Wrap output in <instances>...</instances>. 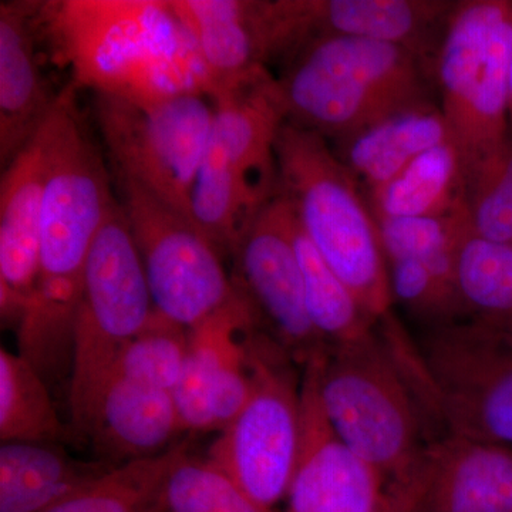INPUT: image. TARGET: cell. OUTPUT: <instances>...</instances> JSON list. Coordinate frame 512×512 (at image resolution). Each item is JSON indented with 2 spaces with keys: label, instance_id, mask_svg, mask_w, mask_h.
<instances>
[{
  "label": "cell",
  "instance_id": "1",
  "mask_svg": "<svg viewBox=\"0 0 512 512\" xmlns=\"http://www.w3.org/2000/svg\"><path fill=\"white\" fill-rule=\"evenodd\" d=\"M36 25L74 87L140 103L214 92L171 0L39 2Z\"/></svg>",
  "mask_w": 512,
  "mask_h": 512
},
{
  "label": "cell",
  "instance_id": "2",
  "mask_svg": "<svg viewBox=\"0 0 512 512\" xmlns=\"http://www.w3.org/2000/svg\"><path fill=\"white\" fill-rule=\"evenodd\" d=\"M74 90L70 84L59 93L49 116L40 276L18 326L20 349L39 359H56L62 348H72L87 255L119 201L106 161L84 130Z\"/></svg>",
  "mask_w": 512,
  "mask_h": 512
},
{
  "label": "cell",
  "instance_id": "3",
  "mask_svg": "<svg viewBox=\"0 0 512 512\" xmlns=\"http://www.w3.org/2000/svg\"><path fill=\"white\" fill-rule=\"evenodd\" d=\"M406 345V333L390 312L367 338L311 359L333 430L387 480L409 473L427 444V413L407 365Z\"/></svg>",
  "mask_w": 512,
  "mask_h": 512
},
{
  "label": "cell",
  "instance_id": "4",
  "mask_svg": "<svg viewBox=\"0 0 512 512\" xmlns=\"http://www.w3.org/2000/svg\"><path fill=\"white\" fill-rule=\"evenodd\" d=\"M278 82L286 121L329 143L402 111L439 103L419 57L404 47L362 37L312 40L282 66Z\"/></svg>",
  "mask_w": 512,
  "mask_h": 512
},
{
  "label": "cell",
  "instance_id": "5",
  "mask_svg": "<svg viewBox=\"0 0 512 512\" xmlns=\"http://www.w3.org/2000/svg\"><path fill=\"white\" fill-rule=\"evenodd\" d=\"M279 194L362 308L380 322L392 312L389 271L365 188L325 137L286 121L275 143Z\"/></svg>",
  "mask_w": 512,
  "mask_h": 512
},
{
  "label": "cell",
  "instance_id": "6",
  "mask_svg": "<svg viewBox=\"0 0 512 512\" xmlns=\"http://www.w3.org/2000/svg\"><path fill=\"white\" fill-rule=\"evenodd\" d=\"M207 153L191 194V218L220 249L234 255L252 222L278 194L275 143L286 123L278 77L261 67L215 90Z\"/></svg>",
  "mask_w": 512,
  "mask_h": 512
},
{
  "label": "cell",
  "instance_id": "7",
  "mask_svg": "<svg viewBox=\"0 0 512 512\" xmlns=\"http://www.w3.org/2000/svg\"><path fill=\"white\" fill-rule=\"evenodd\" d=\"M511 56L512 0H457L433 80L464 175L510 140Z\"/></svg>",
  "mask_w": 512,
  "mask_h": 512
},
{
  "label": "cell",
  "instance_id": "8",
  "mask_svg": "<svg viewBox=\"0 0 512 512\" xmlns=\"http://www.w3.org/2000/svg\"><path fill=\"white\" fill-rule=\"evenodd\" d=\"M143 262L120 202L93 241L72 335L70 412L84 433L117 360L154 315Z\"/></svg>",
  "mask_w": 512,
  "mask_h": 512
},
{
  "label": "cell",
  "instance_id": "9",
  "mask_svg": "<svg viewBox=\"0 0 512 512\" xmlns=\"http://www.w3.org/2000/svg\"><path fill=\"white\" fill-rule=\"evenodd\" d=\"M424 409L446 433L512 448V338L470 320L414 343Z\"/></svg>",
  "mask_w": 512,
  "mask_h": 512
},
{
  "label": "cell",
  "instance_id": "10",
  "mask_svg": "<svg viewBox=\"0 0 512 512\" xmlns=\"http://www.w3.org/2000/svg\"><path fill=\"white\" fill-rule=\"evenodd\" d=\"M93 113L113 175L191 218L192 188L214 124L211 97L183 94L140 103L94 94Z\"/></svg>",
  "mask_w": 512,
  "mask_h": 512
},
{
  "label": "cell",
  "instance_id": "11",
  "mask_svg": "<svg viewBox=\"0 0 512 512\" xmlns=\"http://www.w3.org/2000/svg\"><path fill=\"white\" fill-rule=\"evenodd\" d=\"M113 181L158 315L190 330L237 298L220 249L190 217L126 178Z\"/></svg>",
  "mask_w": 512,
  "mask_h": 512
},
{
  "label": "cell",
  "instance_id": "12",
  "mask_svg": "<svg viewBox=\"0 0 512 512\" xmlns=\"http://www.w3.org/2000/svg\"><path fill=\"white\" fill-rule=\"evenodd\" d=\"M295 360L266 333L254 346V387L248 402L221 431L208 460L262 507L288 497L301 440V382Z\"/></svg>",
  "mask_w": 512,
  "mask_h": 512
},
{
  "label": "cell",
  "instance_id": "13",
  "mask_svg": "<svg viewBox=\"0 0 512 512\" xmlns=\"http://www.w3.org/2000/svg\"><path fill=\"white\" fill-rule=\"evenodd\" d=\"M454 0H258L262 57L284 66L320 37H362L404 47L433 77Z\"/></svg>",
  "mask_w": 512,
  "mask_h": 512
},
{
  "label": "cell",
  "instance_id": "14",
  "mask_svg": "<svg viewBox=\"0 0 512 512\" xmlns=\"http://www.w3.org/2000/svg\"><path fill=\"white\" fill-rule=\"evenodd\" d=\"M292 222L291 205L278 191L235 249L232 281L254 309L259 325L305 366L328 345L313 328L306 309Z\"/></svg>",
  "mask_w": 512,
  "mask_h": 512
},
{
  "label": "cell",
  "instance_id": "15",
  "mask_svg": "<svg viewBox=\"0 0 512 512\" xmlns=\"http://www.w3.org/2000/svg\"><path fill=\"white\" fill-rule=\"evenodd\" d=\"M261 325L237 298L188 330L183 375L174 389L184 431H221L237 417L254 387V346Z\"/></svg>",
  "mask_w": 512,
  "mask_h": 512
},
{
  "label": "cell",
  "instance_id": "16",
  "mask_svg": "<svg viewBox=\"0 0 512 512\" xmlns=\"http://www.w3.org/2000/svg\"><path fill=\"white\" fill-rule=\"evenodd\" d=\"M301 380V440L285 512H375L389 480L333 430L312 360Z\"/></svg>",
  "mask_w": 512,
  "mask_h": 512
},
{
  "label": "cell",
  "instance_id": "17",
  "mask_svg": "<svg viewBox=\"0 0 512 512\" xmlns=\"http://www.w3.org/2000/svg\"><path fill=\"white\" fill-rule=\"evenodd\" d=\"M50 138L47 117L18 156L3 168L0 181V308L3 319L15 323L16 329L39 282Z\"/></svg>",
  "mask_w": 512,
  "mask_h": 512
},
{
  "label": "cell",
  "instance_id": "18",
  "mask_svg": "<svg viewBox=\"0 0 512 512\" xmlns=\"http://www.w3.org/2000/svg\"><path fill=\"white\" fill-rule=\"evenodd\" d=\"M420 467L426 512H512V448L444 433Z\"/></svg>",
  "mask_w": 512,
  "mask_h": 512
},
{
  "label": "cell",
  "instance_id": "19",
  "mask_svg": "<svg viewBox=\"0 0 512 512\" xmlns=\"http://www.w3.org/2000/svg\"><path fill=\"white\" fill-rule=\"evenodd\" d=\"M39 2L0 5V163L5 168L35 136L59 94H50L37 55Z\"/></svg>",
  "mask_w": 512,
  "mask_h": 512
},
{
  "label": "cell",
  "instance_id": "20",
  "mask_svg": "<svg viewBox=\"0 0 512 512\" xmlns=\"http://www.w3.org/2000/svg\"><path fill=\"white\" fill-rule=\"evenodd\" d=\"M183 431L173 392L113 376L83 434L104 456L127 463L160 456Z\"/></svg>",
  "mask_w": 512,
  "mask_h": 512
},
{
  "label": "cell",
  "instance_id": "21",
  "mask_svg": "<svg viewBox=\"0 0 512 512\" xmlns=\"http://www.w3.org/2000/svg\"><path fill=\"white\" fill-rule=\"evenodd\" d=\"M450 140L439 103L402 111L332 144L339 160L366 192L402 173L430 148Z\"/></svg>",
  "mask_w": 512,
  "mask_h": 512
},
{
  "label": "cell",
  "instance_id": "22",
  "mask_svg": "<svg viewBox=\"0 0 512 512\" xmlns=\"http://www.w3.org/2000/svg\"><path fill=\"white\" fill-rule=\"evenodd\" d=\"M171 3L197 43L202 62L214 82V92L266 67L255 0H171Z\"/></svg>",
  "mask_w": 512,
  "mask_h": 512
},
{
  "label": "cell",
  "instance_id": "23",
  "mask_svg": "<svg viewBox=\"0 0 512 512\" xmlns=\"http://www.w3.org/2000/svg\"><path fill=\"white\" fill-rule=\"evenodd\" d=\"M110 468L73 460L56 443H2L0 512H45Z\"/></svg>",
  "mask_w": 512,
  "mask_h": 512
},
{
  "label": "cell",
  "instance_id": "24",
  "mask_svg": "<svg viewBox=\"0 0 512 512\" xmlns=\"http://www.w3.org/2000/svg\"><path fill=\"white\" fill-rule=\"evenodd\" d=\"M366 195L375 218L446 217L467 212L460 153L451 140L444 141Z\"/></svg>",
  "mask_w": 512,
  "mask_h": 512
},
{
  "label": "cell",
  "instance_id": "25",
  "mask_svg": "<svg viewBox=\"0 0 512 512\" xmlns=\"http://www.w3.org/2000/svg\"><path fill=\"white\" fill-rule=\"evenodd\" d=\"M187 454L183 441L160 456L111 467L45 512H165L168 477Z\"/></svg>",
  "mask_w": 512,
  "mask_h": 512
},
{
  "label": "cell",
  "instance_id": "26",
  "mask_svg": "<svg viewBox=\"0 0 512 512\" xmlns=\"http://www.w3.org/2000/svg\"><path fill=\"white\" fill-rule=\"evenodd\" d=\"M456 284L464 320L512 338V245L470 232L457 249Z\"/></svg>",
  "mask_w": 512,
  "mask_h": 512
},
{
  "label": "cell",
  "instance_id": "27",
  "mask_svg": "<svg viewBox=\"0 0 512 512\" xmlns=\"http://www.w3.org/2000/svg\"><path fill=\"white\" fill-rule=\"evenodd\" d=\"M293 211V210H292ZM293 244L301 265L306 309L313 328L328 348L348 345L372 335L377 328L348 286L313 247L293 214Z\"/></svg>",
  "mask_w": 512,
  "mask_h": 512
},
{
  "label": "cell",
  "instance_id": "28",
  "mask_svg": "<svg viewBox=\"0 0 512 512\" xmlns=\"http://www.w3.org/2000/svg\"><path fill=\"white\" fill-rule=\"evenodd\" d=\"M63 424L42 373L22 355L0 350V440L56 443Z\"/></svg>",
  "mask_w": 512,
  "mask_h": 512
},
{
  "label": "cell",
  "instance_id": "29",
  "mask_svg": "<svg viewBox=\"0 0 512 512\" xmlns=\"http://www.w3.org/2000/svg\"><path fill=\"white\" fill-rule=\"evenodd\" d=\"M376 222L386 262L413 259L457 292V249L473 232L467 212L446 217L376 218Z\"/></svg>",
  "mask_w": 512,
  "mask_h": 512
},
{
  "label": "cell",
  "instance_id": "30",
  "mask_svg": "<svg viewBox=\"0 0 512 512\" xmlns=\"http://www.w3.org/2000/svg\"><path fill=\"white\" fill-rule=\"evenodd\" d=\"M187 352L188 329L154 312L146 328L121 352L111 377L174 392L183 375Z\"/></svg>",
  "mask_w": 512,
  "mask_h": 512
},
{
  "label": "cell",
  "instance_id": "31",
  "mask_svg": "<svg viewBox=\"0 0 512 512\" xmlns=\"http://www.w3.org/2000/svg\"><path fill=\"white\" fill-rule=\"evenodd\" d=\"M165 512H275L262 507L212 461L187 454L173 468L164 494Z\"/></svg>",
  "mask_w": 512,
  "mask_h": 512
},
{
  "label": "cell",
  "instance_id": "32",
  "mask_svg": "<svg viewBox=\"0 0 512 512\" xmlns=\"http://www.w3.org/2000/svg\"><path fill=\"white\" fill-rule=\"evenodd\" d=\"M466 210L474 235L512 245V137L466 174Z\"/></svg>",
  "mask_w": 512,
  "mask_h": 512
},
{
  "label": "cell",
  "instance_id": "33",
  "mask_svg": "<svg viewBox=\"0 0 512 512\" xmlns=\"http://www.w3.org/2000/svg\"><path fill=\"white\" fill-rule=\"evenodd\" d=\"M375 512H426L420 457L409 473L387 481L382 501Z\"/></svg>",
  "mask_w": 512,
  "mask_h": 512
},
{
  "label": "cell",
  "instance_id": "34",
  "mask_svg": "<svg viewBox=\"0 0 512 512\" xmlns=\"http://www.w3.org/2000/svg\"><path fill=\"white\" fill-rule=\"evenodd\" d=\"M508 114H510V131L512 137V56H511V67H510V101H508Z\"/></svg>",
  "mask_w": 512,
  "mask_h": 512
}]
</instances>
